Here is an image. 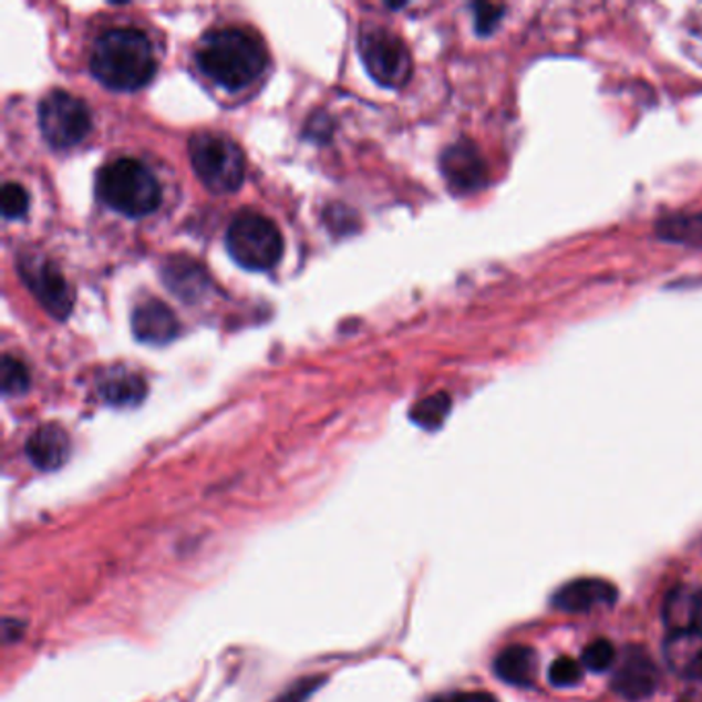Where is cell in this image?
Instances as JSON below:
<instances>
[{
    "instance_id": "6da1fadb",
    "label": "cell",
    "mask_w": 702,
    "mask_h": 702,
    "mask_svg": "<svg viewBox=\"0 0 702 702\" xmlns=\"http://www.w3.org/2000/svg\"><path fill=\"white\" fill-rule=\"evenodd\" d=\"M196 60L200 71L227 91L251 85L268 64V52L254 31L220 28L210 31L198 45Z\"/></svg>"
},
{
    "instance_id": "7a4b0ae2",
    "label": "cell",
    "mask_w": 702,
    "mask_h": 702,
    "mask_svg": "<svg viewBox=\"0 0 702 702\" xmlns=\"http://www.w3.org/2000/svg\"><path fill=\"white\" fill-rule=\"evenodd\" d=\"M89 69L105 87L136 91L148 85L157 71V60L147 35L132 28L103 31L95 40Z\"/></svg>"
},
{
    "instance_id": "3957f363",
    "label": "cell",
    "mask_w": 702,
    "mask_h": 702,
    "mask_svg": "<svg viewBox=\"0 0 702 702\" xmlns=\"http://www.w3.org/2000/svg\"><path fill=\"white\" fill-rule=\"evenodd\" d=\"M97 194L124 217L141 219L162 205V186L147 165L132 157L105 163L97 174Z\"/></svg>"
},
{
    "instance_id": "277c9868",
    "label": "cell",
    "mask_w": 702,
    "mask_h": 702,
    "mask_svg": "<svg viewBox=\"0 0 702 702\" xmlns=\"http://www.w3.org/2000/svg\"><path fill=\"white\" fill-rule=\"evenodd\" d=\"M190 162L196 176L215 194L235 192L246 179L241 148L220 134H196L190 141Z\"/></svg>"
},
{
    "instance_id": "5b68a950",
    "label": "cell",
    "mask_w": 702,
    "mask_h": 702,
    "mask_svg": "<svg viewBox=\"0 0 702 702\" xmlns=\"http://www.w3.org/2000/svg\"><path fill=\"white\" fill-rule=\"evenodd\" d=\"M282 235L275 220L254 210L239 213L227 229V249L248 270H270L282 258Z\"/></svg>"
},
{
    "instance_id": "8992f818",
    "label": "cell",
    "mask_w": 702,
    "mask_h": 702,
    "mask_svg": "<svg viewBox=\"0 0 702 702\" xmlns=\"http://www.w3.org/2000/svg\"><path fill=\"white\" fill-rule=\"evenodd\" d=\"M359 54L367 73L383 87H404L412 76L409 45L385 28H367L359 35Z\"/></svg>"
},
{
    "instance_id": "52a82bcc",
    "label": "cell",
    "mask_w": 702,
    "mask_h": 702,
    "mask_svg": "<svg viewBox=\"0 0 702 702\" xmlns=\"http://www.w3.org/2000/svg\"><path fill=\"white\" fill-rule=\"evenodd\" d=\"M38 120L45 141L54 148L79 145L91 131L87 103L66 91H50L38 107Z\"/></svg>"
},
{
    "instance_id": "ba28073f",
    "label": "cell",
    "mask_w": 702,
    "mask_h": 702,
    "mask_svg": "<svg viewBox=\"0 0 702 702\" xmlns=\"http://www.w3.org/2000/svg\"><path fill=\"white\" fill-rule=\"evenodd\" d=\"M17 268L31 293L35 295V299L50 316L59 320H66L71 316L74 306L73 287L60 272L56 264L40 260L38 256H21Z\"/></svg>"
},
{
    "instance_id": "9c48e42d",
    "label": "cell",
    "mask_w": 702,
    "mask_h": 702,
    "mask_svg": "<svg viewBox=\"0 0 702 702\" xmlns=\"http://www.w3.org/2000/svg\"><path fill=\"white\" fill-rule=\"evenodd\" d=\"M441 172L450 188L457 194L481 190L488 179V167L483 153L468 138H462L443 151Z\"/></svg>"
},
{
    "instance_id": "30bf717a",
    "label": "cell",
    "mask_w": 702,
    "mask_h": 702,
    "mask_svg": "<svg viewBox=\"0 0 702 702\" xmlns=\"http://www.w3.org/2000/svg\"><path fill=\"white\" fill-rule=\"evenodd\" d=\"M659 684V672L641 647H627L618 659L612 688L627 701H644L649 699Z\"/></svg>"
},
{
    "instance_id": "8fae6325",
    "label": "cell",
    "mask_w": 702,
    "mask_h": 702,
    "mask_svg": "<svg viewBox=\"0 0 702 702\" xmlns=\"http://www.w3.org/2000/svg\"><path fill=\"white\" fill-rule=\"evenodd\" d=\"M618 591L612 584L603 579H575L562 587H558L553 596V606L562 612H589L601 606H612Z\"/></svg>"
},
{
    "instance_id": "7c38bea8",
    "label": "cell",
    "mask_w": 702,
    "mask_h": 702,
    "mask_svg": "<svg viewBox=\"0 0 702 702\" xmlns=\"http://www.w3.org/2000/svg\"><path fill=\"white\" fill-rule=\"evenodd\" d=\"M132 332L141 342L162 347L179 334V322L163 301L147 299L132 311Z\"/></svg>"
},
{
    "instance_id": "4fadbf2b",
    "label": "cell",
    "mask_w": 702,
    "mask_h": 702,
    "mask_svg": "<svg viewBox=\"0 0 702 702\" xmlns=\"http://www.w3.org/2000/svg\"><path fill=\"white\" fill-rule=\"evenodd\" d=\"M25 454L35 468L54 472L71 457V437L56 423L38 426L25 443Z\"/></svg>"
},
{
    "instance_id": "5bb4252c",
    "label": "cell",
    "mask_w": 702,
    "mask_h": 702,
    "mask_svg": "<svg viewBox=\"0 0 702 702\" xmlns=\"http://www.w3.org/2000/svg\"><path fill=\"white\" fill-rule=\"evenodd\" d=\"M663 658L678 678L701 680L702 630L672 632L663 643Z\"/></svg>"
},
{
    "instance_id": "9a60e30c",
    "label": "cell",
    "mask_w": 702,
    "mask_h": 702,
    "mask_svg": "<svg viewBox=\"0 0 702 702\" xmlns=\"http://www.w3.org/2000/svg\"><path fill=\"white\" fill-rule=\"evenodd\" d=\"M663 622L672 632L702 630V587H673L663 601Z\"/></svg>"
},
{
    "instance_id": "2e32d148",
    "label": "cell",
    "mask_w": 702,
    "mask_h": 702,
    "mask_svg": "<svg viewBox=\"0 0 702 702\" xmlns=\"http://www.w3.org/2000/svg\"><path fill=\"white\" fill-rule=\"evenodd\" d=\"M163 282L174 293L179 295V299L186 301H198L210 287L205 268L186 256H176L167 260L163 266Z\"/></svg>"
},
{
    "instance_id": "e0dca14e",
    "label": "cell",
    "mask_w": 702,
    "mask_h": 702,
    "mask_svg": "<svg viewBox=\"0 0 702 702\" xmlns=\"http://www.w3.org/2000/svg\"><path fill=\"white\" fill-rule=\"evenodd\" d=\"M538 672V655L524 644H512L503 649L495 659V673L513 686H531Z\"/></svg>"
},
{
    "instance_id": "ac0fdd59",
    "label": "cell",
    "mask_w": 702,
    "mask_h": 702,
    "mask_svg": "<svg viewBox=\"0 0 702 702\" xmlns=\"http://www.w3.org/2000/svg\"><path fill=\"white\" fill-rule=\"evenodd\" d=\"M145 394H147V383L143 381V378L124 369H114L100 381V395L103 402L116 409L136 406L145 400Z\"/></svg>"
},
{
    "instance_id": "d6986e66",
    "label": "cell",
    "mask_w": 702,
    "mask_h": 702,
    "mask_svg": "<svg viewBox=\"0 0 702 702\" xmlns=\"http://www.w3.org/2000/svg\"><path fill=\"white\" fill-rule=\"evenodd\" d=\"M658 234L659 237L675 244H702V213L684 217H665L658 223Z\"/></svg>"
},
{
    "instance_id": "ffe728a7",
    "label": "cell",
    "mask_w": 702,
    "mask_h": 702,
    "mask_svg": "<svg viewBox=\"0 0 702 702\" xmlns=\"http://www.w3.org/2000/svg\"><path fill=\"white\" fill-rule=\"evenodd\" d=\"M450 410H452V398L441 392V394L429 395L425 400H421L414 409L410 410V419L423 429L435 431L443 425Z\"/></svg>"
},
{
    "instance_id": "44dd1931",
    "label": "cell",
    "mask_w": 702,
    "mask_h": 702,
    "mask_svg": "<svg viewBox=\"0 0 702 702\" xmlns=\"http://www.w3.org/2000/svg\"><path fill=\"white\" fill-rule=\"evenodd\" d=\"M0 380H2V394L21 395L30 390V371L19 359L4 354L0 365Z\"/></svg>"
},
{
    "instance_id": "7402d4cb",
    "label": "cell",
    "mask_w": 702,
    "mask_h": 702,
    "mask_svg": "<svg viewBox=\"0 0 702 702\" xmlns=\"http://www.w3.org/2000/svg\"><path fill=\"white\" fill-rule=\"evenodd\" d=\"M615 644L610 643V641H606V639L591 641V643L587 644L586 649H584V653H581V663H584V668L589 670V672H606V670H610V668L615 665Z\"/></svg>"
},
{
    "instance_id": "603a6c76",
    "label": "cell",
    "mask_w": 702,
    "mask_h": 702,
    "mask_svg": "<svg viewBox=\"0 0 702 702\" xmlns=\"http://www.w3.org/2000/svg\"><path fill=\"white\" fill-rule=\"evenodd\" d=\"M0 205L7 219H21L30 208V194L21 184L7 182L0 192Z\"/></svg>"
},
{
    "instance_id": "cb8c5ba5",
    "label": "cell",
    "mask_w": 702,
    "mask_h": 702,
    "mask_svg": "<svg viewBox=\"0 0 702 702\" xmlns=\"http://www.w3.org/2000/svg\"><path fill=\"white\" fill-rule=\"evenodd\" d=\"M584 678V668L572 658H558L550 663L548 680L556 688L575 686Z\"/></svg>"
},
{
    "instance_id": "d4e9b609",
    "label": "cell",
    "mask_w": 702,
    "mask_h": 702,
    "mask_svg": "<svg viewBox=\"0 0 702 702\" xmlns=\"http://www.w3.org/2000/svg\"><path fill=\"white\" fill-rule=\"evenodd\" d=\"M323 678H306V680H299L295 682L293 686L289 688L285 694H280L275 702H306L309 696L322 686Z\"/></svg>"
},
{
    "instance_id": "484cf974",
    "label": "cell",
    "mask_w": 702,
    "mask_h": 702,
    "mask_svg": "<svg viewBox=\"0 0 702 702\" xmlns=\"http://www.w3.org/2000/svg\"><path fill=\"white\" fill-rule=\"evenodd\" d=\"M474 11H476V28L484 33L497 25L505 9L500 4H476Z\"/></svg>"
},
{
    "instance_id": "4316f807",
    "label": "cell",
    "mask_w": 702,
    "mask_h": 702,
    "mask_svg": "<svg viewBox=\"0 0 702 702\" xmlns=\"http://www.w3.org/2000/svg\"><path fill=\"white\" fill-rule=\"evenodd\" d=\"M433 702H497L491 692H452L433 699Z\"/></svg>"
},
{
    "instance_id": "83f0119b",
    "label": "cell",
    "mask_w": 702,
    "mask_h": 702,
    "mask_svg": "<svg viewBox=\"0 0 702 702\" xmlns=\"http://www.w3.org/2000/svg\"><path fill=\"white\" fill-rule=\"evenodd\" d=\"M680 702H702V686L690 688L686 694L680 696Z\"/></svg>"
}]
</instances>
